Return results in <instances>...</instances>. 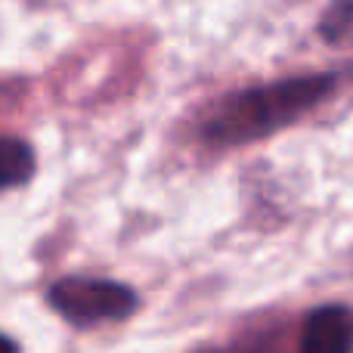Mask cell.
Listing matches in <instances>:
<instances>
[{
  "label": "cell",
  "instance_id": "5",
  "mask_svg": "<svg viewBox=\"0 0 353 353\" xmlns=\"http://www.w3.org/2000/svg\"><path fill=\"white\" fill-rule=\"evenodd\" d=\"M319 31H323L329 41H350L353 37V0H335L325 12V19L319 22Z\"/></svg>",
  "mask_w": 353,
  "mask_h": 353
},
{
  "label": "cell",
  "instance_id": "4",
  "mask_svg": "<svg viewBox=\"0 0 353 353\" xmlns=\"http://www.w3.org/2000/svg\"><path fill=\"white\" fill-rule=\"evenodd\" d=\"M0 174H3V186H19L34 174V152L16 137H6L0 146Z\"/></svg>",
  "mask_w": 353,
  "mask_h": 353
},
{
  "label": "cell",
  "instance_id": "2",
  "mask_svg": "<svg viewBox=\"0 0 353 353\" xmlns=\"http://www.w3.org/2000/svg\"><path fill=\"white\" fill-rule=\"evenodd\" d=\"M47 301L65 323L78 329H93L99 323H118L137 310L134 288L109 279H84L68 276L47 292Z\"/></svg>",
  "mask_w": 353,
  "mask_h": 353
},
{
  "label": "cell",
  "instance_id": "6",
  "mask_svg": "<svg viewBox=\"0 0 353 353\" xmlns=\"http://www.w3.org/2000/svg\"><path fill=\"white\" fill-rule=\"evenodd\" d=\"M3 347H6V353H19V350H16V344H12L10 338H6V344H3Z\"/></svg>",
  "mask_w": 353,
  "mask_h": 353
},
{
  "label": "cell",
  "instance_id": "1",
  "mask_svg": "<svg viewBox=\"0 0 353 353\" xmlns=\"http://www.w3.org/2000/svg\"><path fill=\"white\" fill-rule=\"evenodd\" d=\"M335 87L338 74H307V78H288L279 84L242 90L214 105L211 115L201 124V137L214 146L254 143L316 109Z\"/></svg>",
  "mask_w": 353,
  "mask_h": 353
},
{
  "label": "cell",
  "instance_id": "3",
  "mask_svg": "<svg viewBox=\"0 0 353 353\" xmlns=\"http://www.w3.org/2000/svg\"><path fill=\"white\" fill-rule=\"evenodd\" d=\"M301 353H353V313L347 307H319L304 319Z\"/></svg>",
  "mask_w": 353,
  "mask_h": 353
}]
</instances>
